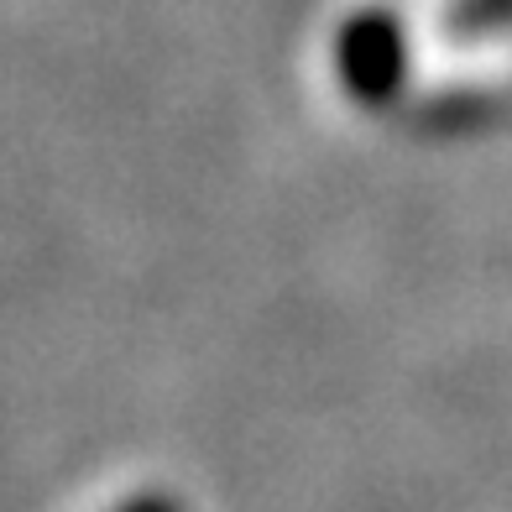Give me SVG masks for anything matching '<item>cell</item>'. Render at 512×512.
<instances>
[{
	"instance_id": "cell-1",
	"label": "cell",
	"mask_w": 512,
	"mask_h": 512,
	"mask_svg": "<svg viewBox=\"0 0 512 512\" xmlns=\"http://www.w3.org/2000/svg\"><path fill=\"white\" fill-rule=\"evenodd\" d=\"M335 74L356 105H392L408 84V37L392 11H356L335 32Z\"/></svg>"
},
{
	"instance_id": "cell-2",
	"label": "cell",
	"mask_w": 512,
	"mask_h": 512,
	"mask_svg": "<svg viewBox=\"0 0 512 512\" xmlns=\"http://www.w3.org/2000/svg\"><path fill=\"white\" fill-rule=\"evenodd\" d=\"M115 512H183V507H178L168 492H136L131 502H121Z\"/></svg>"
}]
</instances>
